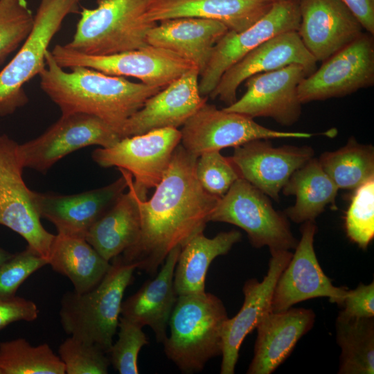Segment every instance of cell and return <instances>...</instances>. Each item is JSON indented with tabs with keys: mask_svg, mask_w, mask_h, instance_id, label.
<instances>
[{
	"mask_svg": "<svg viewBox=\"0 0 374 374\" xmlns=\"http://www.w3.org/2000/svg\"><path fill=\"white\" fill-rule=\"evenodd\" d=\"M197 157L179 143L152 196L148 200L139 198L140 233L136 242L121 254L124 262L153 275L173 249L204 231L220 197L198 181Z\"/></svg>",
	"mask_w": 374,
	"mask_h": 374,
	"instance_id": "1",
	"label": "cell"
},
{
	"mask_svg": "<svg viewBox=\"0 0 374 374\" xmlns=\"http://www.w3.org/2000/svg\"><path fill=\"white\" fill-rule=\"evenodd\" d=\"M45 61L46 66L39 75L40 87L62 114L82 112L96 116L121 136L125 121L162 89L86 66H73L66 71L57 64L50 51Z\"/></svg>",
	"mask_w": 374,
	"mask_h": 374,
	"instance_id": "2",
	"label": "cell"
},
{
	"mask_svg": "<svg viewBox=\"0 0 374 374\" xmlns=\"http://www.w3.org/2000/svg\"><path fill=\"white\" fill-rule=\"evenodd\" d=\"M226 308L215 295H179L169 320L170 336L164 352L179 370L193 373L203 370L211 359L222 355Z\"/></svg>",
	"mask_w": 374,
	"mask_h": 374,
	"instance_id": "3",
	"label": "cell"
},
{
	"mask_svg": "<svg viewBox=\"0 0 374 374\" xmlns=\"http://www.w3.org/2000/svg\"><path fill=\"white\" fill-rule=\"evenodd\" d=\"M100 282L91 290L64 293L61 299L60 323L67 335L93 344L108 353L119 322L125 290L136 269L119 255Z\"/></svg>",
	"mask_w": 374,
	"mask_h": 374,
	"instance_id": "4",
	"label": "cell"
},
{
	"mask_svg": "<svg viewBox=\"0 0 374 374\" xmlns=\"http://www.w3.org/2000/svg\"><path fill=\"white\" fill-rule=\"evenodd\" d=\"M148 0H96L82 8L71 41L64 44L86 55H107L148 45L146 36L157 23L144 19Z\"/></svg>",
	"mask_w": 374,
	"mask_h": 374,
	"instance_id": "5",
	"label": "cell"
},
{
	"mask_svg": "<svg viewBox=\"0 0 374 374\" xmlns=\"http://www.w3.org/2000/svg\"><path fill=\"white\" fill-rule=\"evenodd\" d=\"M82 0H42L31 31L14 57L0 71V116L13 114L28 102L24 84L46 66L48 47L66 16Z\"/></svg>",
	"mask_w": 374,
	"mask_h": 374,
	"instance_id": "6",
	"label": "cell"
},
{
	"mask_svg": "<svg viewBox=\"0 0 374 374\" xmlns=\"http://www.w3.org/2000/svg\"><path fill=\"white\" fill-rule=\"evenodd\" d=\"M209 222L241 228L256 248L267 246L269 250L290 251L298 243L286 215L276 211L265 194L242 178L220 197Z\"/></svg>",
	"mask_w": 374,
	"mask_h": 374,
	"instance_id": "7",
	"label": "cell"
},
{
	"mask_svg": "<svg viewBox=\"0 0 374 374\" xmlns=\"http://www.w3.org/2000/svg\"><path fill=\"white\" fill-rule=\"evenodd\" d=\"M51 52L63 69L86 66L110 75L133 77L143 84L161 89L197 68L193 62L168 50L149 44L107 55H86L60 44L55 45Z\"/></svg>",
	"mask_w": 374,
	"mask_h": 374,
	"instance_id": "8",
	"label": "cell"
},
{
	"mask_svg": "<svg viewBox=\"0 0 374 374\" xmlns=\"http://www.w3.org/2000/svg\"><path fill=\"white\" fill-rule=\"evenodd\" d=\"M19 143L0 135V224L20 235L28 247L48 262L55 235L41 222L34 191L26 185Z\"/></svg>",
	"mask_w": 374,
	"mask_h": 374,
	"instance_id": "9",
	"label": "cell"
},
{
	"mask_svg": "<svg viewBox=\"0 0 374 374\" xmlns=\"http://www.w3.org/2000/svg\"><path fill=\"white\" fill-rule=\"evenodd\" d=\"M180 141L177 128L155 129L124 137L109 148H97L91 157L101 167L116 166L130 172L134 188L146 199L148 190L162 179Z\"/></svg>",
	"mask_w": 374,
	"mask_h": 374,
	"instance_id": "10",
	"label": "cell"
},
{
	"mask_svg": "<svg viewBox=\"0 0 374 374\" xmlns=\"http://www.w3.org/2000/svg\"><path fill=\"white\" fill-rule=\"evenodd\" d=\"M123 139L101 118L86 113L62 114L40 136L19 144L24 168L46 172L71 152L89 145L109 148Z\"/></svg>",
	"mask_w": 374,
	"mask_h": 374,
	"instance_id": "11",
	"label": "cell"
},
{
	"mask_svg": "<svg viewBox=\"0 0 374 374\" xmlns=\"http://www.w3.org/2000/svg\"><path fill=\"white\" fill-rule=\"evenodd\" d=\"M298 87L302 104L350 95L374 84V39L363 33L339 50Z\"/></svg>",
	"mask_w": 374,
	"mask_h": 374,
	"instance_id": "12",
	"label": "cell"
},
{
	"mask_svg": "<svg viewBox=\"0 0 374 374\" xmlns=\"http://www.w3.org/2000/svg\"><path fill=\"white\" fill-rule=\"evenodd\" d=\"M181 145L199 157L206 152L236 147L256 139H307L312 134L282 132L265 127L253 118L218 109L206 103L182 126Z\"/></svg>",
	"mask_w": 374,
	"mask_h": 374,
	"instance_id": "13",
	"label": "cell"
},
{
	"mask_svg": "<svg viewBox=\"0 0 374 374\" xmlns=\"http://www.w3.org/2000/svg\"><path fill=\"white\" fill-rule=\"evenodd\" d=\"M300 21L299 1L285 0L274 2L268 12L247 29L228 30L214 46L199 75L200 95L208 96L226 70L265 41L280 33L297 31Z\"/></svg>",
	"mask_w": 374,
	"mask_h": 374,
	"instance_id": "14",
	"label": "cell"
},
{
	"mask_svg": "<svg viewBox=\"0 0 374 374\" xmlns=\"http://www.w3.org/2000/svg\"><path fill=\"white\" fill-rule=\"evenodd\" d=\"M317 229L314 222H303L295 252L276 284L272 312H283L297 303L317 297H328L331 303L341 306L348 289L335 286L322 270L314 249Z\"/></svg>",
	"mask_w": 374,
	"mask_h": 374,
	"instance_id": "15",
	"label": "cell"
},
{
	"mask_svg": "<svg viewBox=\"0 0 374 374\" xmlns=\"http://www.w3.org/2000/svg\"><path fill=\"white\" fill-rule=\"evenodd\" d=\"M307 75L305 69L298 64L251 75L245 80L244 94L224 109L252 118H271L281 125L290 126L301 114L298 87Z\"/></svg>",
	"mask_w": 374,
	"mask_h": 374,
	"instance_id": "16",
	"label": "cell"
},
{
	"mask_svg": "<svg viewBox=\"0 0 374 374\" xmlns=\"http://www.w3.org/2000/svg\"><path fill=\"white\" fill-rule=\"evenodd\" d=\"M313 156L309 146L274 147L268 139H256L235 147L230 159L241 178L278 201L291 175Z\"/></svg>",
	"mask_w": 374,
	"mask_h": 374,
	"instance_id": "17",
	"label": "cell"
},
{
	"mask_svg": "<svg viewBox=\"0 0 374 374\" xmlns=\"http://www.w3.org/2000/svg\"><path fill=\"white\" fill-rule=\"evenodd\" d=\"M317 62L297 31L280 33L257 46L226 70L208 96L212 99L218 98L228 106L237 100L239 86L251 75L293 64L302 65L309 75L317 69Z\"/></svg>",
	"mask_w": 374,
	"mask_h": 374,
	"instance_id": "18",
	"label": "cell"
},
{
	"mask_svg": "<svg viewBox=\"0 0 374 374\" xmlns=\"http://www.w3.org/2000/svg\"><path fill=\"white\" fill-rule=\"evenodd\" d=\"M269 269L262 281L247 280L243 286V304L238 314L226 321L222 331L221 374H233L240 346L256 328L262 317L271 311V300L277 280L293 253L287 250H269Z\"/></svg>",
	"mask_w": 374,
	"mask_h": 374,
	"instance_id": "19",
	"label": "cell"
},
{
	"mask_svg": "<svg viewBox=\"0 0 374 374\" xmlns=\"http://www.w3.org/2000/svg\"><path fill=\"white\" fill-rule=\"evenodd\" d=\"M112 184L78 194L64 195L34 191L41 218L53 223L58 233L85 238L91 226L128 187L125 174Z\"/></svg>",
	"mask_w": 374,
	"mask_h": 374,
	"instance_id": "20",
	"label": "cell"
},
{
	"mask_svg": "<svg viewBox=\"0 0 374 374\" xmlns=\"http://www.w3.org/2000/svg\"><path fill=\"white\" fill-rule=\"evenodd\" d=\"M297 30L317 62H323L364 32L356 17L341 0H299Z\"/></svg>",
	"mask_w": 374,
	"mask_h": 374,
	"instance_id": "21",
	"label": "cell"
},
{
	"mask_svg": "<svg viewBox=\"0 0 374 374\" xmlns=\"http://www.w3.org/2000/svg\"><path fill=\"white\" fill-rule=\"evenodd\" d=\"M199 72L194 68L150 97L125 123L122 138L155 129L177 128L206 102L199 91Z\"/></svg>",
	"mask_w": 374,
	"mask_h": 374,
	"instance_id": "22",
	"label": "cell"
},
{
	"mask_svg": "<svg viewBox=\"0 0 374 374\" xmlns=\"http://www.w3.org/2000/svg\"><path fill=\"white\" fill-rule=\"evenodd\" d=\"M316 315L311 309L290 308L265 314L256 326L253 357L248 374H270L290 355L299 339L310 331Z\"/></svg>",
	"mask_w": 374,
	"mask_h": 374,
	"instance_id": "23",
	"label": "cell"
},
{
	"mask_svg": "<svg viewBox=\"0 0 374 374\" xmlns=\"http://www.w3.org/2000/svg\"><path fill=\"white\" fill-rule=\"evenodd\" d=\"M271 0H148L144 19L150 22L180 17L216 20L235 32L243 31L272 7Z\"/></svg>",
	"mask_w": 374,
	"mask_h": 374,
	"instance_id": "24",
	"label": "cell"
},
{
	"mask_svg": "<svg viewBox=\"0 0 374 374\" xmlns=\"http://www.w3.org/2000/svg\"><path fill=\"white\" fill-rule=\"evenodd\" d=\"M181 247L173 249L152 279L145 282L121 305V317L143 328L148 326L157 342L167 338V328L177 296L174 286V273Z\"/></svg>",
	"mask_w": 374,
	"mask_h": 374,
	"instance_id": "25",
	"label": "cell"
},
{
	"mask_svg": "<svg viewBox=\"0 0 374 374\" xmlns=\"http://www.w3.org/2000/svg\"><path fill=\"white\" fill-rule=\"evenodd\" d=\"M229 30L222 22L199 17L160 21L147 33V44L168 50L193 62L200 74L215 44Z\"/></svg>",
	"mask_w": 374,
	"mask_h": 374,
	"instance_id": "26",
	"label": "cell"
},
{
	"mask_svg": "<svg viewBox=\"0 0 374 374\" xmlns=\"http://www.w3.org/2000/svg\"><path fill=\"white\" fill-rule=\"evenodd\" d=\"M119 170L126 176L127 192L91 226L84 238L109 262L136 242L141 229L139 199L143 198L134 188L131 174Z\"/></svg>",
	"mask_w": 374,
	"mask_h": 374,
	"instance_id": "27",
	"label": "cell"
},
{
	"mask_svg": "<svg viewBox=\"0 0 374 374\" xmlns=\"http://www.w3.org/2000/svg\"><path fill=\"white\" fill-rule=\"evenodd\" d=\"M242 238L233 229L207 238L204 231L193 235L181 249L174 273L177 294H201L205 292V278L212 261L226 254Z\"/></svg>",
	"mask_w": 374,
	"mask_h": 374,
	"instance_id": "28",
	"label": "cell"
},
{
	"mask_svg": "<svg viewBox=\"0 0 374 374\" xmlns=\"http://www.w3.org/2000/svg\"><path fill=\"white\" fill-rule=\"evenodd\" d=\"M48 265L71 280L74 292L82 294L100 282L111 263L85 238L57 233L51 246Z\"/></svg>",
	"mask_w": 374,
	"mask_h": 374,
	"instance_id": "29",
	"label": "cell"
},
{
	"mask_svg": "<svg viewBox=\"0 0 374 374\" xmlns=\"http://www.w3.org/2000/svg\"><path fill=\"white\" fill-rule=\"evenodd\" d=\"M338 190L319 160L312 157L291 175L282 189L284 195L296 197L295 204L285 215L296 223L314 222L327 205L335 204Z\"/></svg>",
	"mask_w": 374,
	"mask_h": 374,
	"instance_id": "30",
	"label": "cell"
},
{
	"mask_svg": "<svg viewBox=\"0 0 374 374\" xmlns=\"http://www.w3.org/2000/svg\"><path fill=\"white\" fill-rule=\"evenodd\" d=\"M336 339L341 348L339 374L374 373V317L336 319Z\"/></svg>",
	"mask_w": 374,
	"mask_h": 374,
	"instance_id": "31",
	"label": "cell"
},
{
	"mask_svg": "<svg viewBox=\"0 0 374 374\" xmlns=\"http://www.w3.org/2000/svg\"><path fill=\"white\" fill-rule=\"evenodd\" d=\"M318 160L339 189L355 190L374 177L373 147L354 138L340 149L323 153Z\"/></svg>",
	"mask_w": 374,
	"mask_h": 374,
	"instance_id": "32",
	"label": "cell"
},
{
	"mask_svg": "<svg viewBox=\"0 0 374 374\" xmlns=\"http://www.w3.org/2000/svg\"><path fill=\"white\" fill-rule=\"evenodd\" d=\"M1 374H65L64 364L48 344L33 346L26 339L0 342Z\"/></svg>",
	"mask_w": 374,
	"mask_h": 374,
	"instance_id": "33",
	"label": "cell"
},
{
	"mask_svg": "<svg viewBox=\"0 0 374 374\" xmlns=\"http://www.w3.org/2000/svg\"><path fill=\"white\" fill-rule=\"evenodd\" d=\"M345 217L348 238L366 249L374 237V177L355 190Z\"/></svg>",
	"mask_w": 374,
	"mask_h": 374,
	"instance_id": "34",
	"label": "cell"
},
{
	"mask_svg": "<svg viewBox=\"0 0 374 374\" xmlns=\"http://www.w3.org/2000/svg\"><path fill=\"white\" fill-rule=\"evenodd\" d=\"M33 22L26 0H0V66L24 42Z\"/></svg>",
	"mask_w": 374,
	"mask_h": 374,
	"instance_id": "35",
	"label": "cell"
},
{
	"mask_svg": "<svg viewBox=\"0 0 374 374\" xmlns=\"http://www.w3.org/2000/svg\"><path fill=\"white\" fill-rule=\"evenodd\" d=\"M58 353L67 374L108 373L109 359L96 344L70 336L60 345Z\"/></svg>",
	"mask_w": 374,
	"mask_h": 374,
	"instance_id": "36",
	"label": "cell"
},
{
	"mask_svg": "<svg viewBox=\"0 0 374 374\" xmlns=\"http://www.w3.org/2000/svg\"><path fill=\"white\" fill-rule=\"evenodd\" d=\"M196 177L202 187L215 196H223L239 178L235 166L230 159L220 154V150L204 152L197 157Z\"/></svg>",
	"mask_w": 374,
	"mask_h": 374,
	"instance_id": "37",
	"label": "cell"
},
{
	"mask_svg": "<svg viewBox=\"0 0 374 374\" xmlns=\"http://www.w3.org/2000/svg\"><path fill=\"white\" fill-rule=\"evenodd\" d=\"M118 328V339L108 352L110 364L120 374H138V355L148 338L141 327L123 317Z\"/></svg>",
	"mask_w": 374,
	"mask_h": 374,
	"instance_id": "38",
	"label": "cell"
},
{
	"mask_svg": "<svg viewBox=\"0 0 374 374\" xmlns=\"http://www.w3.org/2000/svg\"><path fill=\"white\" fill-rule=\"evenodd\" d=\"M46 265L47 260L28 246L13 254L0 265V296H15L25 280Z\"/></svg>",
	"mask_w": 374,
	"mask_h": 374,
	"instance_id": "39",
	"label": "cell"
},
{
	"mask_svg": "<svg viewBox=\"0 0 374 374\" xmlns=\"http://www.w3.org/2000/svg\"><path fill=\"white\" fill-rule=\"evenodd\" d=\"M339 314L347 317H374V283H360L354 290H348Z\"/></svg>",
	"mask_w": 374,
	"mask_h": 374,
	"instance_id": "40",
	"label": "cell"
},
{
	"mask_svg": "<svg viewBox=\"0 0 374 374\" xmlns=\"http://www.w3.org/2000/svg\"><path fill=\"white\" fill-rule=\"evenodd\" d=\"M38 314L37 305L30 300L15 295L0 296V330L13 322L33 321Z\"/></svg>",
	"mask_w": 374,
	"mask_h": 374,
	"instance_id": "41",
	"label": "cell"
},
{
	"mask_svg": "<svg viewBox=\"0 0 374 374\" xmlns=\"http://www.w3.org/2000/svg\"><path fill=\"white\" fill-rule=\"evenodd\" d=\"M367 33L374 35V0H341Z\"/></svg>",
	"mask_w": 374,
	"mask_h": 374,
	"instance_id": "42",
	"label": "cell"
},
{
	"mask_svg": "<svg viewBox=\"0 0 374 374\" xmlns=\"http://www.w3.org/2000/svg\"><path fill=\"white\" fill-rule=\"evenodd\" d=\"M13 254L0 248V265L12 256Z\"/></svg>",
	"mask_w": 374,
	"mask_h": 374,
	"instance_id": "43",
	"label": "cell"
},
{
	"mask_svg": "<svg viewBox=\"0 0 374 374\" xmlns=\"http://www.w3.org/2000/svg\"><path fill=\"white\" fill-rule=\"evenodd\" d=\"M273 2H278V1H282L285 0H271Z\"/></svg>",
	"mask_w": 374,
	"mask_h": 374,
	"instance_id": "44",
	"label": "cell"
},
{
	"mask_svg": "<svg viewBox=\"0 0 374 374\" xmlns=\"http://www.w3.org/2000/svg\"><path fill=\"white\" fill-rule=\"evenodd\" d=\"M0 374H1V371H0Z\"/></svg>",
	"mask_w": 374,
	"mask_h": 374,
	"instance_id": "45",
	"label": "cell"
}]
</instances>
